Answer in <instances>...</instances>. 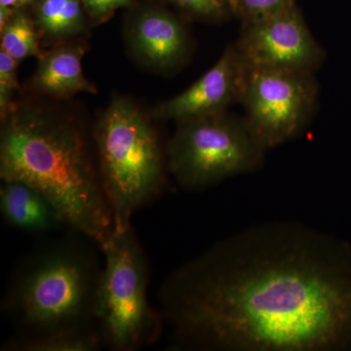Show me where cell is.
Masks as SVG:
<instances>
[{"label": "cell", "mask_w": 351, "mask_h": 351, "mask_svg": "<svg viewBox=\"0 0 351 351\" xmlns=\"http://www.w3.org/2000/svg\"><path fill=\"white\" fill-rule=\"evenodd\" d=\"M0 211L7 225L31 233L69 228L56 205L27 182L4 180L0 186Z\"/></svg>", "instance_id": "7c38bea8"}, {"label": "cell", "mask_w": 351, "mask_h": 351, "mask_svg": "<svg viewBox=\"0 0 351 351\" xmlns=\"http://www.w3.org/2000/svg\"><path fill=\"white\" fill-rule=\"evenodd\" d=\"M318 97L314 73L247 69L240 105L245 122L267 152L292 140L308 125Z\"/></svg>", "instance_id": "52a82bcc"}, {"label": "cell", "mask_w": 351, "mask_h": 351, "mask_svg": "<svg viewBox=\"0 0 351 351\" xmlns=\"http://www.w3.org/2000/svg\"><path fill=\"white\" fill-rule=\"evenodd\" d=\"M105 348L97 326L40 335H19L5 341L2 351H96Z\"/></svg>", "instance_id": "5bb4252c"}, {"label": "cell", "mask_w": 351, "mask_h": 351, "mask_svg": "<svg viewBox=\"0 0 351 351\" xmlns=\"http://www.w3.org/2000/svg\"><path fill=\"white\" fill-rule=\"evenodd\" d=\"M128 25L129 49L147 68L171 73L188 61L191 36L174 13L160 7H145L132 17Z\"/></svg>", "instance_id": "30bf717a"}, {"label": "cell", "mask_w": 351, "mask_h": 351, "mask_svg": "<svg viewBox=\"0 0 351 351\" xmlns=\"http://www.w3.org/2000/svg\"><path fill=\"white\" fill-rule=\"evenodd\" d=\"M88 18L96 24L106 22L122 7L128 6L131 0H82Z\"/></svg>", "instance_id": "d6986e66"}, {"label": "cell", "mask_w": 351, "mask_h": 351, "mask_svg": "<svg viewBox=\"0 0 351 351\" xmlns=\"http://www.w3.org/2000/svg\"><path fill=\"white\" fill-rule=\"evenodd\" d=\"M34 0H0V6L10 7L13 9H22L29 5Z\"/></svg>", "instance_id": "ffe728a7"}, {"label": "cell", "mask_w": 351, "mask_h": 351, "mask_svg": "<svg viewBox=\"0 0 351 351\" xmlns=\"http://www.w3.org/2000/svg\"><path fill=\"white\" fill-rule=\"evenodd\" d=\"M85 51L86 46L82 43L69 40L43 53L32 77V88L55 99H66L78 93L96 94V86L83 71Z\"/></svg>", "instance_id": "8fae6325"}, {"label": "cell", "mask_w": 351, "mask_h": 351, "mask_svg": "<svg viewBox=\"0 0 351 351\" xmlns=\"http://www.w3.org/2000/svg\"><path fill=\"white\" fill-rule=\"evenodd\" d=\"M232 7H233V10H234V14H235V0H232ZM235 17H237V14H235Z\"/></svg>", "instance_id": "44dd1931"}, {"label": "cell", "mask_w": 351, "mask_h": 351, "mask_svg": "<svg viewBox=\"0 0 351 351\" xmlns=\"http://www.w3.org/2000/svg\"><path fill=\"white\" fill-rule=\"evenodd\" d=\"M0 177L36 186L69 228L101 248L114 223L86 136L73 120L34 105L14 106L2 119Z\"/></svg>", "instance_id": "7a4b0ae2"}, {"label": "cell", "mask_w": 351, "mask_h": 351, "mask_svg": "<svg viewBox=\"0 0 351 351\" xmlns=\"http://www.w3.org/2000/svg\"><path fill=\"white\" fill-rule=\"evenodd\" d=\"M0 32L1 49L19 63L27 58L43 56L39 45L40 34L36 23L22 9L15 11L8 22L0 27Z\"/></svg>", "instance_id": "9a60e30c"}, {"label": "cell", "mask_w": 351, "mask_h": 351, "mask_svg": "<svg viewBox=\"0 0 351 351\" xmlns=\"http://www.w3.org/2000/svg\"><path fill=\"white\" fill-rule=\"evenodd\" d=\"M172 5L205 23H223L235 17L232 0H167Z\"/></svg>", "instance_id": "2e32d148"}, {"label": "cell", "mask_w": 351, "mask_h": 351, "mask_svg": "<svg viewBox=\"0 0 351 351\" xmlns=\"http://www.w3.org/2000/svg\"><path fill=\"white\" fill-rule=\"evenodd\" d=\"M101 267L93 251L75 240L41 247L14 271L2 311L22 329L21 335L96 326Z\"/></svg>", "instance_id": "3957f363"}, {"label": "cell", "mask_w": 351, "mask_h": 351, "mask_svg": "<svg viewBox=\"0 0 351 351\" xmlns=\"http://www.w3.org/2000/svg\"><path fill=\"white\" fill-rule=\"evenodd\" d=\"M295 4V0H235V14L246 24L282 12Z\"/></svg>", "instance_id": "ac0fdd59"}, {"label": "cell", "mask_w": 351, "mask_h": 351, "mask_svg": "<svg viewBox=\"0 0 351 351\" xmlns=\"http://www.w3.org/2000/svg\"><path fill=\"white\" fill-rule=\"evenodd\" d=\"M247 68L234 43L226 48L217 63L182 93L154 108V119L176 123L226 112L240 104Z\"/></svg>", "instance_id": "9c48e42d"}, {"label": "cell", "mask_w": 351, "mask_h": 351, "mask_svg": "<svg viewBox=\"0 0 351 351\" xmlns=\"http://www.w3.org/2000/svg\"><path fill=\"white\" fill-rule=\"evenodd\" d=\"M87 17L82 0H38L34 20L40 36L59 44L82 36Z\"/></svg>", "instance_id": "4fadbf2b"}, {"label": "cell", "mask_w": 351, "mask_h": 351, "mask_svg": "<svg viewBox=\"0 0 351 351\" xmlns=\"http://www.w3.org/2000/svg\"><path fill=\"white\" fill-rule=\"evenodd\" d=\"M234 45L250 69L314 73L326 59L295 4L276 15L242 24Z\"/></svg>", "instance_id": "ba28073f"}, {"label": "cell", "mask_w": 351, "mask_h": 351, "mask_svg": "<svg viewBox=\"0 0 351 351\" xmlns=\"http://www.w3.org/2000/svg\"><path fill=\"white\" fill-rule=\"evenodd\" d=\"M158 295L182 350H351V247L301 223L221 240L170 274Z\"/></svg>", "instance_id": "6da1fadb"}, {"label": "cell", "mask_w": 351, "mask_h": 351, "mask_svg": "<svg viewBox=\"0 0 351 351\" xmlns=\"http://www.w3.org/2000/svg\"><path fill=\"white\" fill-rule=\"evenodd\" d=\"M165 152L176 181L184 189H201L255 172L267 152L243 117L226 112L177 123Z\"/></svg>", "instance_id": "8992f818"}, {"label": "cell", "mask_w": 351, "mask_h": 351, "mask_svg": "<svg viewBox=\"0 0 351 351\" xmlns=\"http://www.w3.org/2000/svg\"><path fill=\"white\" fill-rule=\"evenodd\" d=\"M94 140L114 230L128 228L133 215L162 191L166 152L152 122L126 98L113 99L101 113Z\"/></svg>", "instance_id": "277c9868"}, {"label": "cell", "mask_w": 351, "mask_h": 351, "mask_svg": "<svg viewBox=\"0 0 351 351\" xmlns=\"http://www.w3.org/2000/svg\"><path fill=\"white\" fill-rule=\"evenodd\" d=\"M104 255L95 302V323L104 346L135 351L154 343L162 331L160 311L147 298V263L132 226L113 230Z\"/></svg>", "instance_id": "5b68a950"}, {"label": "cell", "mask_w": 351, "mask_h": 351, "mask_svg": "<svg viewBox=\"0 0 351 351\" xmlns=\"http://www.w3.org/2000/svg\"><path fill=\"white\" fill-rule=\"evenodd\" d=\"M19 62L4 50H0V114L5 119L14 106L13 98L19 90L17 69Z\"/></svg>", "instance_id": "e0dca14e"}]
</instances>
